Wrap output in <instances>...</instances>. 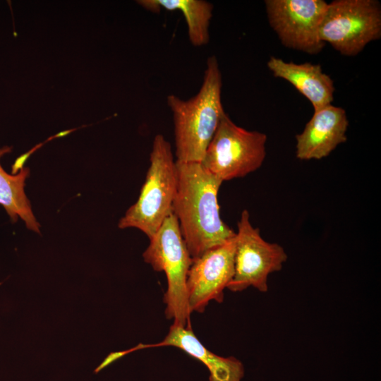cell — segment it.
I'll return each instance as SVG.
<instances>
[{"mask_svg":"<svg viewBox=\"0 0 381 381\" xmlns=\"http://www.w3.org/2000/svg\"><path fill=\"white\" fill-rule=\"evenodd\" d=\"M270 26L287 48L317 54L325 44L319 30L327 3L323 0H267Z\"/></svg>","mask_w":381,"mask_h":381,"instance_id":"cell-8","label":"cell"},{"mask_svg":"<svg viewBox=\"0 0 381 381\" xmlns=\"http://www.w3.org/2000/svg\"><path fill=\"white\" fill-rule=\"evenodd\" d=\"M320 39L345 56H355L381 36V7L375 0H336L327 3Z\"/></svg>","mask_w":381,"mask_h":381,"instance_id":"cell-6","label":"cell"},{"mask_svg":"<svg viewBox=\"0 0 381 381\" xmlns=\"http://www.w3.org/2000/svg\"><path fill=\"white\" fill-rule=\"evenodd\" d=\"M237 227L234 274L226 289L239 292L253 286L266 293L269 274L282 270L287 255L282 246L262 238L259 229L252 226L247 210L242 211Z\"/></svg>","mask_w":381,"mask_h":381,"instance_id":"cell-7","label":"cell"},{"mask_svg":"<svg viewBox=\"0 0 381 381\" xmlns=\"http://www.w3.org/2000/svg\"><path fill=\"white\" fill-rule=\"evenodd\" d=\"M143 8L159 13L162 9L179 11L185 18L190 42L195 47L207 44L210 40V24L213 4L204 0H140Z\"/></svg>","mask_w":381,"mask_h":381,"instance_id":"cell-13","label":"cell"},{"mask_svg":"<svg viewBox=\"0 0 381 381\" xmlns=\"http://www.w3.org/2000/svg\"><path fill=\"white\" fill-rule=\"evenodd\" d=\"M235 236L193 260L186 279L190 313L204 312L211 301L223 302L234 274Z\"/></svg>","mask_w":381,"mask_h":381,"instance_id":"cell-9","label":"cell"},{"mask_svg":"<svg viewBox=\"0 0 381 381\" xmlns=\"http://www.w3.org/2000/svg\"><path fill=\"white\" fill-rule=\"evenodd\" d=\"M267 65L275 77L288 81L306 97L314 111L332 104L334 82L319 64H295L271 56Z\"/></svg>","mask_w":381,"mask_h":381,"instance_id":"cell-12","label":"cell"},{"mask_svg":"<svg viewBox=\"0 0 381 381\" xmlns=\"http://www.w3.org/2000/svg\"><path fill=\"white\" fill-rule=\"evenodd\" d=\"M349 126L346 111L333 104L314 111L303 131L296 135V157L320 159L346 141Z\"/></svg>","mask_w":381,"mask_h":381,"instance_id":"cell-10","label":"cell"},{"mask_svg":"<svg viewBox=\"0 0 381 381\" xmlns=\"http://www.w3.org/2000/svg\"><path fill=\"white\" fill-rule=\"evenodd\" d=\"M159 346L179 348L202 363L210 373V381H241L244 367L237 358L218 356L207 349L194 334L192 327L173 323L164 339L155 344H138L131 348L133 352Z\"/></svg>","mask_w":381,"mask_h":381,"instance_id":"cell-11","label":"cell"},{"mask_svg":"<svg viewBox=\"0 0 381 381\" xmlns=\"http://www.w3.org/2000/svg\"><path fill=\"white\" fill-rule=\"evenodd\" d=\"M11 151V147L0 148L1 157ZM28 168H21L19 173L9 174L0 164V205L12 222L20 218L30 230L40 233V224L33 214L30 202L25 193V180L29 176Z\"/></svg>","mask_w":381,"mask_h":381,"instance_id":"cell-14","label":"cell"},{"mask_svg":"<svg viewBox=\"0 0 381 381\" xmlns=\"http://www.w3.org/2000/svg\"><path fill=\"white\" fill-rule=\"evenodd\" d=\"M176 162L177 188L171 210L191 258L236 236L222 219L217 195L222 181L200 162Z\"/></svg>","mask_w":381,"mask_h":381,"instance_id":"cell-1","label":"cell"},{"mask_svg":"<svg viewBox=\"0 0 381 381\" xmlns=\"http://www.w3.org/2000/svg\"><path fill=\"white\" fill-rule=\"evenodd\" d=\"M143 257L155 271L164 272L166 275L167 289L163 301L167 318L172 319L175 324L191 326L186 279L193 259L172 210L150 238Z\"/></svg>","mask_w":381,"mask_h":381,"instance_id":"cell-4","label":"cell"},{"mask_svg":"<svg viewBox=\"0 0 381 381\" xmlns=\"http://www.w3.org/2000/svg\"><path fill=\"white\" fill-rule=\"evenodd\" d=\"M222 78L215 56L207 58L198 93L183 99L174 95L167 98L173 118L177 162H201L225 113L222 103Z\"/></svg>","mask_w":381,"mask_h":381,"instance_id":"cell-2","label":"cell"},{"mask_svg":"<svg viewBox=\"0 0 381 381\" xmlns=\"http://www.w3.org/2000/svg\"><path fill=\"white\" fill-rule=\"evenodd\" d=\"M266 134L237 126L225 112L201 161L222 181L255 171L266 157Z\"/></svg>","mask_w":381,"mask_h":381,"instance_id":"cell-5","label":"cell"},{"mask_svg":"<svg viewBox=\"0 0 381 381\" xmlns=\"http://www.w3.org/2000/svg\"><path fill=\"white\" fill-rule=\"evenodd\" d=\"M176 188V162L171 144L163 135L157 134L139 197L120 219L119 228H136L151 238L171 212Z\"/></svg>","mask_w":381,"mask_h":381,"instance_id":"cell-3","label":"cell"}]
</instances>
